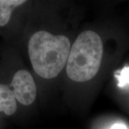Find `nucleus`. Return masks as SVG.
<instances>
[{
  "label": "nucleus",
  "mask_w": 129,
  "mask_h": 129,
  "mask_svg": "<svg viewBox=\"0 0 129 129\" xmlns=\"http://www.w3.org/2000/svg\"><path fill=\"white\" fill-rule=\"evenodd\" d=\"M70 50L69 39L64 35H53L39 31L28 43L29 57L37 75L46 79L56 77L67 63Z\"/></svg>",
  "instance_id": "1"
},
{
  "label": "nucleus",
  "mask_w": 129,
  "mask_h": 129,
  "mask_svg": "<svg viewBox=\"0 0 129 129\" xmlns=\"http://www.w3.org/2000/svg\"><path fill=\"white\" fill-rule=\"evenodd\" d=\"M103 46L101 38L92 31L80 34L70 48L67 61V74L75 82L92 79L101 64Z\"/></svg>",
  "instance_id": "2"
},
{
  "label": "nucleus",
  "mask_w": 129,
  "mask_h": 129,
  "mask_svg": "<svg viewBox=\"0 0 129 129\" xmlns=\"http://www.w3.org/2000/svg\"><path fill=\"white\" fill-rule=\"evenodd\" d=\"M12 86L17 101L24 106L32 104L35 100L37 88L32 75L27 70H21L14 74Z\"/></svg>",
  "instance_id": "3"
},
{
  "label": "nucleus",
  "mask_w": 129,
  "mask_h": 129,
  "mask_svg": "<svg viewBox=\"0 0 129 129\" xmlns=\"http://www.w3.org/2000/svg\"><path fill=\"white\" fill-rule=\"evenodd\" d=\"M13 90L3 84H0V111L12 115L17 111V103Z\"/></svg>",
  "instance_id": "4"
},
{
  "label": "nucleus",
  "mask_w": 129,
  "mask_h": 129,
  "mask_svg": "<svg viewBox=\"0 0 129 129\" xmlns=\"http://www.w3.org/2000/svg\"><path fill=\"white\" fill-rule=\"evenodd\" d=\"M24 2V0H0V26L8 23L13 9Z\"/></svg>",
  "instance_id": "5"
},
{
  "label": "nucleus",
  "mask_w": 129,
  "mask_h": 129,
  "mask_svg": "<svg viewBox=\"0 0 129 129\" xmlns=\"http://www.w3.org/2000/svg\"><path fill=\"white\" fill-rule=\"evenodd\" d=\"M115 78L118 81V86L119 88H123L129 85V67L123 68L115 75Z\"/></svg>",
  "instance_id": "6"
},
{
  "label": "nucleus",
  "mask_w": 129,
  "mask_h": 129,
  "mask_svg": "<svg viewBox=\"0 0 129 129\" xmlns=\"http://www.w3.org/2000/svg\"><path fill=\"white\" fill-rule=\"evenodd\" d=\"M110 129H128V127L123 123H115L111 126Z\"/></svg>",
  "instance_id": "7"
}]
</instances>
